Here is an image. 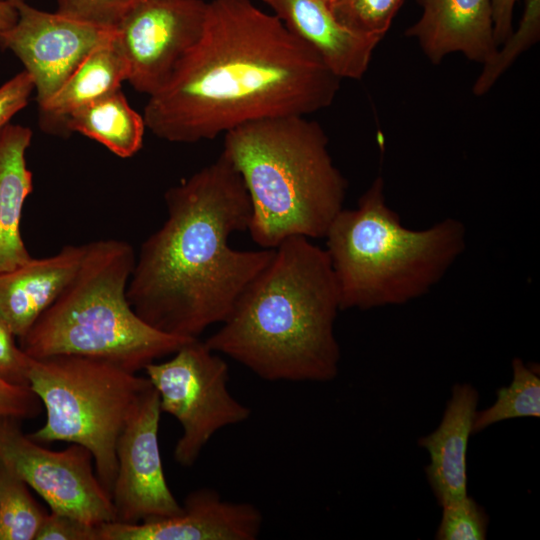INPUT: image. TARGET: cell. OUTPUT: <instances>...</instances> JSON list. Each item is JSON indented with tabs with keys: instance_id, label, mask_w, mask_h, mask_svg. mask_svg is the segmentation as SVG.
I'll list each match as a JSON object with an SVG mask.
<instances>
[{
	"instance_id": "obj_1",
	"label": "cell",
	"mask_w": 540,
	"mask_h": 540,
	"mask_svg": "<svg viewBox=\"0 0 540 540\" xmlns=\"http://www.w3.org/2000/svg\"><path fill=\"white\" fill-rule=\"evenodd\" d=\"M340 81L274 14L250 0H211L200 39L149 96L143 117L155 136L195 143L248 122L325 109Z\"/></svg>"
},
{
	"instance_id": "obj_2",
	"label": "cell",
	"mask_w": 540,
	"mask_h": 540,
	"mask_svg": "<svg viewBox=\"0 0 540 540\" xmlns=\"http://www.w3.org/2000/svg\"><path fill=\"white\" fill-rule=\"evenodd\" d=\"M164 200L167 218L136 254L127 299L155 329L199 338L228 317L274 248L229 245L232 233L248 230L252 209L239 172L223 152L169 188Z\"/></svg>"
},
{
	"instance_id": "obj_3",
	"label": "cell",
	"mask_w": 540,
	"mask_h": 540,
	"mask_svg": "<svg viewBox=\"0 0 540 540\" xmlns=\"http://www.w3.org/2000/svg\"><path fill=\"white\" fill-rule=\"evenodd\" d=\"M339 311L325 248L291 236L274 248L268 265L204 342L267 381L327 382L339 371Z\"/></svg>"
},
{
	"instance_id": "obj_4",
	"label": "cell",
	"mask_w": 540,
	"mask_h": 540,
	"mask_svg": "<svg viewBox=\"0 0 540 540\" xmlns=\"http://www.w3.org/2000/svg\"><path fill=\"white\" fill-rule=\"evenodd\" d=\"M222 152L247 189L248 231L263 248L291 236L324 238L344 208L347 180L332 160L323 128L306 116L240 125L224 134Z\"/></svg>"
},
{
	"instance_id": "obj_5",
	"label": "cell",
	"mask_w": 540,
	"mask_h": 540,
	"mask_svg": "<svg viewBox=\"0 0 540 540\" xmlns=\"http://www.w3.org/2000/svg\"><path fill=\"white\" fill-rule=\"evenodd\" d=\"M324 238L341 310H371L427 294L464 253L467 231L452 217L425 229L405 227L377 176L356 208L336 215Z\"/></svg>"
},
{
	"instance_id": "obj_6",
	"label": "cell",
	"mask_w": 540,
	"mask_h": 540,
	"mask_svg": "<svg viewBox=\"0 0 540 540\" xmlns=\"http://www.w3.org/2000/svg\"><path fill=\"white\" fill-rule=\"evenodd\" d=\"M136 253L126 241L87 243L73 279L20 339L31 358L83 356L137 373L194 338L155 329L133 310L127 285Z\"/></svg>"
},
{
	"instance_id": "obj_7",
	"label": "cell",
	"mask_w": 540,
	"mask_h": 540,
	"mask_svg": "<svg viewBox=\"0 0 540 540\" xmlns=\"http://www.w3.org/2000/svg\"><path fill=\"white\" fill-rule=\"evenodd\" d=\"M29 386L46 421L27 434L38 443L63 441L86 447L110 495L117 471L116 444L149 379L110 362L74 355L31 358Z\"/></svg>"
},
{
	"instance_id": "obj_8",
	"label": "cell",
	"mask_w": 540,
	"mask_h": 540,
	"mask_svg": "<svg viewBox=\"0 0 540 540\" xmlns=\"http://www.w3.org/2000/svg\"><path fill=\"white\" fill-rule=\"evenodd\" d=\"M159 395L160 409L177 419L182 435L174 448L175 461L192 466L210 439L221 429L245 422L251 410L229 391V369L219 353L194 338L163 362L145 367Z\"/></svg>"
},
{
	"instance_id": "obj_9",
	"label": "cell",
	"mask_w": 540,
	"mask_h": 540,
	"mask_svg": "<svg viewBox=\"0 0 540 540\" xmlns=\"http://www.w3.org/2000/svg\"><path fill=\"white\" fill-rule=\"evenodd\" d=\"M21 420L0 416V462L34 489L51 511L93 525L114 522L110 495L93 470V456L72 443L54 451L25 434Z\"/></svg>"
},
{
	"instance_id": "obj_10",
	"label": "cell",
	"mask_w": 540,
	"mask_h": 540,
	"mask_svg": "<svg viewBox=\"0 0 540 540\" xmlns=\"http://www.w3.org/2000/svg\"><path fill=\"white\" fill-rule=\"evenodd\" d=\"M207 12L203 0H137L115 27L126 59L127 81L149 96L169 81L200 39Z\"/></svg>"
},
{
	"instance_id": "obj_11",
	"label": "cell",
	"mask_w": 540,
	"mask_h": 540,
	"mask_svg": "<svg viewBox=\"0 0 540 540\" xmlns=\"http://www.w3.org/2000/svg\"><path fill=\"white\" fill-rule=\"evenodd\" d=\"M161 413L159 395L152 385L118 437L117 471L111 493L114 522L137 524L182 511L163 470L158 440Z\"/></svg>"
},
{
	"instance_id": "obj_12",
	"label": "cell",
	"mask_w": 540,
	"mask_h": 540,
	"mask_svg": "<svg viewBox=\"0 0 540 540\" xmlns=\"http://www.w3.org/2000/svg\"><path fill=\"white\" fill-rule=\"evenodd\" d=\"M15 24L0 37L30 75L38 106L49 100L86 56L111 38L115 28L81 22L58 12H46L27 2L14 3Z\"/></svg>"
},
{
	"instance_id": "obj_13",
	"label": "cell",
	"mask_w": 540,
	"mask_h": 540,
	"mask_svg": "<svg viewBox=\"0 0 540 540\" xmlns=\"http://www.w3.org/2000/svg\"><path fill=\"white\" fill-rule=\"evenodd\" d=\"M253 504L224 500L210 488L190 492L174 516L137 524L103 523L100 540H255L262 529Z\"/></svg>"
},
{
	"instance_id": "obj_14",
	"label": "cell",
	"mask_w": 540,
	"mask_h": 540,
	"mask_svg": "<svg viewBox=\"0 0 540 540\" xmlns=\"http://www.w3.org/2000/svg\"><path fill=\"white\" fill-rule=\"evenodd\" d=\"M422 8L405 36L417 40L432 64L452 53L482 65L498 50L491 0H416Z\"/></svg>"
},
{
	"instance_id": "obj_15",
	"label": "cell",
	"mask_w": 540,
	"mask_h": 540,
	"mask_svg": "<svg viewBox=\"0 0 540 540\" xmlns=\"http://www.w3.org/2000/svg\"><path fill=\"white\" fill-rule=\"evenodd\" d=\"M339 79H361L382 40L342 25L321 0H263Z\"/></svg>"
},
{
	"instance_id": "obj_16",
	"label": "cell",
	"mask_w": 540,
	"mask_h": 540,
	"mask_svg": "<svg viewBox=\"0 0 540 540\" xmlns=\"http://www.w3.org/2000/svg\"><path fill=\"white\" fill-rule=\"evenodd\" d=\"M87 243L65 245L57 253L0 273V318L21 338L75 276Z\"/></svg>"
},
{
	"instance_id": "obj_17",
	"label": "cell",
	"mask_w": 540,
	"mask_h": 540,
	"mask_svg": "<svg viewBox=\"0 0 540 540\" xmlns=\"http://www.w3.org/2000/svg\"><path fill=\"white\" fill-rule=\"evenodd\" d=\"M438 427L418 439L430 458L425 474L440 506L467 495V447L479 400L470 384H454Z\"/></svg>"
},
{
	"instance_id": "obj_18",
	"label": "cell",
	"mask_w": 540,
	"mask_h": 540,
	"mask_svg": "<svg viewBox=\"0 0 540 540\" xmlns=\"http://www.w3.org/2000/svg\"><path fill=\"white\" fill-rule=\"evenodd\" d=\"M31 139L23 125L9 123L0 131V273L32 258L21 235L23 207L33 190L26 162Z\"/></svg>"
},
{
	"instance_id": "obj_19",
	"label": "cell",
	"mask_w": 540,
	"mask_h": 540,
	"mask_svg": "<svg viewBox=\"0 0 540 540\" xmlns=\"http://www.w3.org/2000/svg\"><path fill=\"white\" fill-rule=\"evenodd\" d=\"M126 59L116 39V31L93 49L58 91L39 106L42 122L60 123L75 110L121 88L127 81Z\"/></svg>"
},
{
	"instance_id": "obj_20",
	"label": "cell",
	"mask_w": 540,
	"mask_h": 540,
	"mask_svg": "<svg viewBox=\"0 0 540 540\" xmlns=\"http://www.w3.org/2000/svg\"><path fill=\"white\" fill-rule=\"evenodd\" d=\"M145 128L143 115L129 105L121 88L75 110L64 122V131L93 139L121 158L142 148Z\"/></svg>"
},
{
	"instance_id": "obj_21",
	"label": "cell",
	"mask_w": 540,
	"mask_h": 540,
	"mask_svg": "<svg viewBox=\"0 0 540 540\" xmlns=\"http://www.w3.org/2000/svg\"><path fill=\"white\" fill-rule=\"evenodd\" d=\"M512 381L497 391L495 402L476 411L473 434L492 424L520 417L540 416V377L536 365L525 364L521 358L512 360Z\"/></svg>"
},
{
	"instance_id": "obj_22",
	"label": "cell",
	"mask_w": 540,
	"mask_h": 540,
	"mask_svg": "<svg viewBox=\"0 0 540 540\" xmlns=\"http://www.w3.org/2000/svg\"><path fill=\"white\" fill-rule=\"evenodd\" d=\"M47 514L29 486L0 462V540H35Z\"/></svg>"
},
{
	"instance_id": "obj_23",
	"label": "cell",
	"mask_w": 540,
	"mask_h": 540,
	"mask_svg": "<svg viewBox=\"0 0 540 540\" xmlns=\"http://www.w3.org/2000/svg\"><path fill=\"white\" fill-rule=\"evenodd\" d=\"M540 39V0H525L524 11L517 29L512 30L498 48L493 58L483 64L472 93L476 96L486 94L515 60L530 49Z\"/></svg>"
},
{
	"instance_id": "obj_24",
	"label": "cell",
	"mask_w": 540,
	"mask_h": 540,
	"mask_svg": "<svg viewBox=\"0 0 540 540\" xmlns=\"http://www.w3.org/2000/svg\"><path fill=\"white\" fill-rule=\"evenodd\" d=\"M404 0H336L330 9L348 29L383 39Z\"/></svg>"
},
{
	"instance_id": "obj_25",
	"label": "cell",
	"mask_w": 540,
	"mask_h": 540,
	"mask_svg": "<svg viewBox=\"0 0 540 540\" xmlns=\"http://www.w3.org/2000/svg\"><path fill=\"white\" fill-rule=\"evenodd\" d=\"M438 540H484L489 517L482 506L468 495L443 504Z\"/></svg>"
},
{
	"instance_id": "obj_26",
	"label": "cell",
	"mask_w": 540,
	"mask_h": 540,
	"mask_svg": "<svg viewBox=\"0 0 540 540\" xmlns=\"http://www.w3.org/2000/svg\"><path fill=\"white\" fill-rule=\"evenodd\" d=\"M137 0H56V12L100 27L115 28Z\"/></svg>"
},
{
	"instance_id": "obj_27",
	"label": "cell",
	"mask_w": 540,
	"mask_h": 540,
	"mask_svg": "<svg viewBox=\"0 0 540 540\" xmlns=\"http://www.w3.org/2000/svg\"><path fill=\"white\" fill-rule=\"evenodd\" d=\"M15 338L0 318V379L14 386L30 387V356L17 346Z\"/></svg>"
},
{
	"instance_id": "obj_28",
	"label": "cell",
	"mask_w": 540,
	"mask_h": 540,
	"mask_svg": "<svg viewBox=\"0 0 540 540\" xmlns=\"http://www.w3.org/2000/svg\"><path fill=\"white\" fill-rule=\"evenodd\" d=\"M99 527L67 514L50 511L35 540H100Z\"/></svg>"
},
{
	"instance_id": "obj_29",
	"label": "cell",
	"mask_w": 540,
	"mask_h": 540,
	"mask_svg": "<svg viewBox=\"0 0 540 540\" xmlns=\"http://www.w3.org/2000/svg\"><path fill=\"white\" fill-rule=\"evenodd\" d=\"M42 412V403L30 387L14 386L0 379V416L33 419Z\"/></svg>"
},
{
	"instance_id": "obj_30",
	"label": "cell",
	"mask_w": 540,
	"mask_h": 540,
	"mask_svg": "<svg viewBox=\"0 0 540 540\" xmlns=\"http://www.w3.org/2000/svg\"><path fill=\"white\" fill-rule=\"evenodd\" d=\"M33 91L32 78L25 70L0 85V131L29 103Z\"/></svg>"
},
{
	"instance_id": "obj_31",
	"label": "cell",
	"mask_w": 540,
	"mask_h": 540,
	"mask_svg": "<svg viewBox=\"0 0 540 540\" xmlns=\"http://www.w3.org/2000/svg\"><path fill=\"white\" fill-rule=\"evenodd\" d=\"M517 0H491L493 10L494 37L498 47L513 30L512 20Z\"/></svg>"
},
{
	"instance_id": "obj_32",
	"label": "cell",
	"mask_w": 540,
	"mask_h": 540,
	"mask_svg": "<svg viewBox=\"0 0 540 540\" xmlns=\"http://www.w3.org/2000/svg\"><path fill=\"white\" fill-rule=\"evenodd\" d=\"M18 17V12L14 3L0 0V37L11 28Z\"/></svg>"
},
{
	"instance_id": "obj_33",
	"label": "cell",
	"mask_w": 540,
	"mask_h": 540,
	"mask_svg": "<svg viewBox=\"0 0 540 540\" xmlns=\"http://www.w3.org/2000/svg\"><path fill=\"white\" fill-rule=\"evenodd\" d=\"M321 1H323L325 4H327L330 7L336 0H321Z\"/></svg>"
},
{
	"instance_id": "obj_34",
	"label": "cell",
	"mask_w": 540,
	"mask_h": 540,
	"mask_svg": "<svg viewBox=\"0 0 540 540\" xmlns=\"http://www.w3.org/2000/svg\"><path fill=\"white\" fill-rule=\"evenodd\" d=\"M6 1H9L11 3H17V2H27L28 0H6Z\"/></svg>"
}]
</instances>
